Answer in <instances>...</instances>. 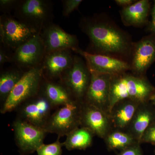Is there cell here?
Instances as JSON below:
<instances>
[{
	"mask_svg": "<svg viewBox=\"0 0 155 155\" xmlns=\"http://www.w3.org/2000/svg\"><path fill=\"white\" fill-rule=\"evenodd\" d=\"M80 27L98 54L122 60V57L132 52L133 46L129 37L111 22L96 17L84 18Z\"/></svg>",
	"mask_w": 155,
	"mask_h": 155,
	"instance_id": "6da1fadb",
	"label": "cell"
},
{
	"mask_svg": "<svg viewBox=\"0 0 155 155\" xmlns=\"http://www.w3.org/2000/svg\"><path fill=\"white\" fill-rule=\"evenodd\" d=\"M155 91L154 87L144 76L126 72L112 75L110 112L116 103L122 100L130 99L141 103L150 101Z\"/></svg>",
	"mask_w": 155,
	"mask_h": 155,
	"instance_id": "7a4b0ae2",
	"label": "cell"
},
{
	"mask_svg": "<svg viewBox=\"0 0 155 155\" xmlns=\"http://www.w3.org/2000/svg\"><path fill=\"white\" fill-rule=\"evenodd\" d=\"M43 78L41 66L26 70L2 104L1 114L17 110L23 103L38 94Z\"/></svg>",
	"mask_w": 155,
	"mask_h": 155,
	"instance_id": "3957f363",
	"label": "cell"
},
{
	"mask_svg": "<svg viewBox=\"0 0 155 155\" xmlns=\"http://www.w3.org/2000/svg\"><path fill=\"white\" fill-rule=\"evenodd\" d=\"M84 102L74 100L59 107L51 115L44 128L46 133L56 134L58 137L67 136L81 126Z\"/></svg>",
	"mask_w": 155,
	"mask_h": 155,
	"instance_id": "277c9868",
	"label": "cell"
},
{
	"mask_svg": "<svg viewBox=\"0 0 155 155\" xmlns=\"http://www.w3.org/2000/svg\"><path fill=\"white\" fill-rule=\"evenodd\" d=\"M53 5L45 0L19 1L15 9V18L40 33L42 29L52 23Z\"/></svg>",
	"mask_w": 155,
	"mask_h": 155,
	"instance_id": "5b68a950",
	"label": "cell"
},
{
	"mask_svg": "<svg viewBox=\"0 0 155 155\" xmlns=\"http://www.w3.org/2000/svg\"><path fill=\"white\" fill-rule=\"evenodd\" d=\"M91 76L85 61L78 56H74L72 65L61 76L60 82L74 99L84 102Z\"/></svg>",
	"mask_w": 155,
	"mask_h": 155,
	"instance_id": "8992f818",
	"label": "cell"
},
{
	"mask_svg": "<svg viewBox=\"0 0 155 155\" xmlns=\"http://www.w3.org/2000/svg\"><path fill=\"white\" fill-rule=\"evenodd\" d=\"M39 33L15 17L6 14L1 15L0 36L1 41L6 47L16 50Z\"/></svg>",
	"mask_w": 155,
	"mask_h": 155,
	"instance_id": "52a82bcc",
	"label": "cell"
},
{
	"mask_svg": "<svg viewBox=\"0 0 155 155\" xmlns=\"http://www.w3.org/2000/svg\"><path fill=\"white\" fill-rule=\"evenodd\" d=\"M72 51L84 59L91 72L111 75L131 71L130 64L124 60L98 54H92L79 48Z\"/></svg>",
	"mask_w": 155,
	"mask_h": 155,
	"instance_id": "ba28073f",
	"label": "cell"
},
{
	"mask_svg": "<svg viewBox=\"0 0 155 155\" xmlns=\"http://www.w3.org/2000/svg\"><path fill=\"white\" fill-rule=\"evenodd\" d=\"M54 108L50 102L39 92L35 96L17 108L18 119L44 129Z\"/></svg>",
	"mask_w": 155,
	"mask_h": 155,
	"instance_id": "9c48e42d",
	"label": "cell"
},
{
	"mask_svg": "<svg viewBox=\"0 0 155 155\" xmlns=\"http://www.w3.org/2000/svg\"><path fill=\"white\" fill-rule=\"evenodd\" d=\"M13 126L20 155L32 153L43 144L46 132L43 128L18 118L13 123Z\"/></svg>",
	"mask_w": 155,
	"mask_h": 155,
	"instance_id": "30bf717a",
	"label": "cell"
},
{
	"mask_svg": "<svg viewBox=\"0 0 155 155\" xmlns=\"http://www.w3.org/2000/svg\"><path fill=\"white\" fill-rule=\"evenodd\" d=\"M45 54L44 45L40 33L15 50L13 62L19 68L27 70L40 66Z\"/></svg>",
	"mask_w": 155,
	"mask_h": 155,
	"instance_id": "8fae6325",
	"label": "cell"
},
{
	"mask_svg": "<svg viewBox=\"0 0 155 155\" xmlns=\"http://www.w3.org/2000/svg\"><path fill=\"white\" fill-rule=\"evenodd\" d=\"M91 80L84 103L110 112V94L112 75L91 72Z\"/></svg>",
	"mask_w": 155,
	"mask_h": 155,
	"instance_id": "7c38bea8",
	"label": "cell"
},
{
	"mask_svg": "<svg viewBox=\"0 0 155 155\" xmlns=\"http://www.w3.org/2000/svg\"><path fill=\"white\" fill-rule=\"evenodd\" d=\"M40 34L44 45L45 54L61 50L72 51L79 48L77 37L67 33L54 23L46 26Z\"/></svg>",
	"mask_w": 155,
	"mask_h": 155,
	"instance_id": "4fadbf2b",
	"label": "cell"
},
{
	"mask_svg": "<svg viewBox=\"0 0 155 155\" xmlns=\"http://www.w3.org/2000/svg\"><path fill=\"white\" fill-rule=\"evenodd\" d=\"M131 71L134 75L144 76L155 61V35L145 37L132 49Z\"/></svg>",
	"mask_w": 155,
	"mask_h": 155,
	"instance_id": "5bb4252c",
	"label": "cell"
},
{
	"mask_svg": "<svg viewBox=\"0 0 155 155\" xmlns=\"http://www.w3.org/2000/svg\"><path fill=\"white\" fill-rule=\"evenodd\" d=\"M71 50H64L47 53L41 65L44 77L48 80L60 79L72 65L74 56Z\"/></svg>",
	"mask_w": 155,
	"mask_h": 155,
	"instance_id": "9a60e30c",
	"label": "cell"
},
{
	"mask_svg": "<svg viewBox=\"0 0 155 155\" xmlns=\"http://www.w3.org/2000/svg\"><path fill=\"white\" fill-rule=\"evenodd\" d=\"M81 126L88 128L94 135L103 139L112 129L109 114L84 103L81 111Z\"/></svg>",
	"mask_w": 155,
	"mask_h": 155,
	"instance_id": "2e32d148",
	"label": "cell"
},
{
	"mask_svg": "<svg viewBox=\"0 0 155 155\" xmlns=\"http://www.w3.org/2000/svg\"><path fill=\"white\" fill-rule=\"evenodd\" d=\"M155 120V107L150 101L141 103L126 131L140 143L147 128Z\"/></svg>",
	"mask_w": 155,
	"mask_h": 155,
	"instance_id": "e0dca14e",
	"label": "cell"
},
{
	"mask_svg": "<svg viewBox=\"0 0 155 155\" xmlns=\"http://www.w3.org/2000/svg\"><path fill=\"white\" fill-rule=\"evenodd\" d=\"M140 104L130 99L116 103L109 113L112 129L126 131Z\"/></svg>",
	"mask_w": 155,
	"mask_h": 155,
	"instance_id": "ac0fdd59",
	"label": "cell"
},
{
	"mask_svg": "<svg viewBox=\"0 0 155 155\" xmlns=\"http://www.w3.org/2000/svg\"><path fill=\"white\" fill-rule=\"evenodd\" d=\"M54 108L67 104L75 100L67 89L61 83L48 80L44 77L39 91Z\"/></svg>",
	"mask_w": 155,
	"mask_h": 155,
	"instance_id": "d6986e66",
	"label": "cell"
},
{
	"mask_svg": "<svg viewBox=\"0 0 155 155\" xmlns=\"http://www.w3.org/2000/svg\"><path fill=\"white\" fill-rule=\"evenodd\" d=\"M150 5L148 0H140L123 8L120 12L122 22L126 26H140L148 20Z\"/></svg>",
	"mask_w": 155,
	"mask_h": 155,
	"instance_id": "ffe728a7",
	"label": "cell"
},
{
	"mask_svg": "<svg viewBox=\"0 0 155 155\" xmlns=\"http://www.w3.org/2000/svg\"><path fill=\"white\" fill-rule=\"evenodd\" d=\"M94 135L88 128L80 126L67 136L63 145L68 150H85L91 145Z\"/></svg>",
	"mask_w": 155,
	"mask_h": 155,
	"instance_id": "44dd1931",
	"label": "cell"
},
{
	"mask_svg": "<svg viewBox=\"0 0 155 155\" xmlns=\"http://www.w3.org/2000/svg\"><path fill=\"white\" fill-rule=\"evenodd\" d=\"M104 139L108 149L110 150L120 151L139 143L127 131L114 129H112Z\"/></svg>",
	"mask_w": 155,
	"mask_h": 155,
	"instance_id": "7402d4cb",
	"label": "cell"
},
{
	"mask_svg": "<svg viewBox=\"0 0 155 155\" xmlns=\"http://www.w3.org/2000/svg\"><path fill=\"white\" fill-rule=\"evenodd\" d=\"M24 72L18 69H10L3 71L0 76V98L2 104L14 87L22 78Z\"/></svg>",
	"mask_w": 155,
	"mask_h": 155,
	"instance_id": "603a6c76",
	"label": "cell"
},
{
	"mask_svg": "<svg viewBox=\"0 0 155 155\" xmlns=\"http://www.w3.org/2000/svg\"><path fill=\"white\" fill-rule=\"evenodd\" d=\"M60 137L53 143L49 144H42L37 150L38 155H61L63 143L59 141Z\"/></svg>",
	"mask_w": 155,
	"mask_h": 155,
	"instance_id": "cb8c5ba5",
	"label": "cell"
},
{
	"mask_svg": "<svg viewBox=\"0 0 155 155\" xmlns=\"http://www.w3.org/2000/svg\"><path fill=\"white\" fill-rule=\"evenodd\" d=\"M82 0H63V14L65 17H68L72 12L77 10Z\"/></svg>",
	"mask_w": 155,
	"mask_h": 155,
	"instance_id": "d4e9b609",
	"label": "cell"
},
{
	"mask_svg": "<svg viewBox=\"0 0 155 155\" xmlns=\"http://www.w3.org/2000/svg\"><path fill=\"white\" fill-rule=\"evenodd\" d=\"M155 145V120L147 128L142 138L141 143Z\"/></svg>",
	"mask_w": 155,
	"mask_h": 155,
	"instance_id": "484cf974",
	"label": "cell"
},
{
	"mask_svg": "<svg viewBox=\"0 0 155 155\" xmlns=\"http://www.w3.org/2000/svg\"><path fill=\"white\" fill-rule=\"evenodd\" d=\"M19 1L17 0H1L0 9L1 11L5 13H9L13 9L15 10Z\"/></svg>",
	"mask_w": 155,
	"mask_h": 155,
	"instance_id": "4316f807",
	"label": "cell"
},
{
	"mask_svg": "<svg viewBox=\"0 0 155 155\" xmlns=\"http://www.w3.org/2000/svg\"><path fill=\"white\" fill-rule=\"evenodd\" d=\"M140 143H137L119 151L117 155H143L140 146Z\"/></svg>",
	"mask_w": 155,
	"mask_h": 155,
	"instance_id": "83f0119b",
	"label": "cell"
},
{
	"mask_svg": "<svg viewBox=\"0 0 155 155\" xmlns=\"http://www.w3.org/2000/svg\"><path fill=\"white\" fill-rule=\"evenodd\" d=\"M11 61H13L12 56L8 55L5 50L1 48L0 50V65L1 66H3L4 64L10 62Z\"/></svg>",
	"mask_w": 155,
	"mask_h": 155,
	"instance_id": "f1b7e54d",
	"label": "cell"
},
{
	"mask_svg": "<svg viewBox=\"0 0 155 155\" xmlns=\"http://www.w3.org/2000/svg\"><path fill=\"white\" fill-rule=\"evenodd\" d=\"M149 29L155 35V1L154 2L153 6L152 11V19L149 26Z\"/></svg>",
	"mask_w": 155,
	"mask_h": 155,
	"instance_id": "f546056e",
	"label": "cell"
},
{
	"mask_svg": "<svg viewBox=\"0 0 155 155\" xmlns=\"http://www.w3.org/2000/svg\"><path fill=\"white\" fill-rule=\"evenodd\" d=\"M135 2V1H134V0H116L115 1L116 4L120 7H123V8L131 5Z\"/></svg>",
	"mask_w": 155,
	"mask_h": 155,
	"instance_id": "4dcf8cb0",
	"label": "cell"
},
{
	"mask_svg": "<svg viewBox=\"0 0 155 155\" xmlns=\"http://www.w3.org/2000/svg\"><path fill=\"white\" fill-rule=\"evenodd\" d=\"M150 102L151 103V104H152L153 105L154 107H155V98L151 100L150 101Z\"/></svg>",
	"mask_w": 155,
	"mask_h": 155,
	"instance_id": "1f68e13d",
	"label": "cell"
},
{
	"mask_svg": "<svg viewBox=\"0 0 155 155\" xmlns=\"http://www.w3.org/2000/svg\"><path fill=\"white\" fill-rule=\"evenodd\" d=\"M155 98V91L154 92V94H153L152 97L151 99H153V98Z\"/></svg>",
	"mask_w": 155,
	"mask_h": 155,
	"instance_id": "d6a6232c",
	"label": "cell"
},
{
	"mask_svg": "<svg viewBox=\"0 0 155 155\" xmlns=\"http://www.w3.org/2000/svg\"></svg>",
	"mask_w": 155,
	"mask_h": 155,
	"instance_id": "836d02e7",
	"label": "cell"
}]
</instances>
